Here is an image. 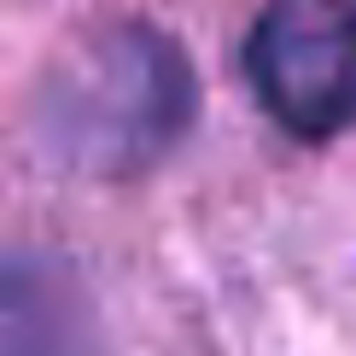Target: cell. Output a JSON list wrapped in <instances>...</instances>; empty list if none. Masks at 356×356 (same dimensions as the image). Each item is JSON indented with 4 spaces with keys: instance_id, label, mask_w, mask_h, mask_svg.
Returning a JSON list of instances; mask_svg holds the SVG:
<instances>
[{
    "instance_id": "6da1fadb",
    "label": "cell",
    "mask_w": 356,
    "mask_h": 356,
    "mask_svg": "<svg viewBox=\"0 0 356 356\" xmlns=\"http://www.w3.org/2000/svg\"><path fill=\"white\" fill-rule=\"evenodd\" d=\"M199 117V76L175 35L106 24L70 47L29 99V140L65 175L129 181L164 164Z\"/></svg>"
},
{
    "instance_id": "7a4b0ae2",
    "label": "cell",
    "mask_w": 356,
    "mask_h": 356,
    "mask_svg": "<svg viewBox=\"0 0 356 356\" xmlns=\"http://www.w3.org/2000/svg\"><path fill=\"white\" fill-rule=\"evenodd\" d=\"M245 82L292 140L356 129V0H269L245 35Z\"/></svg>"
},
{
    "instance_id": "3957f363",
    "label": "cell",
    "mask_w": 356,
    "mask_h": 356,
    "mask_svg": "<svg viewBox=\"0 0 356 356\" xmlns=\"http://www.w3.org/2000/svg\"><path fill=\"white\" fill-rule=\"evenodd\" d=\"M0 356H106L82 275L47 251H0Z\"/></svg>"
}]
</instances>
